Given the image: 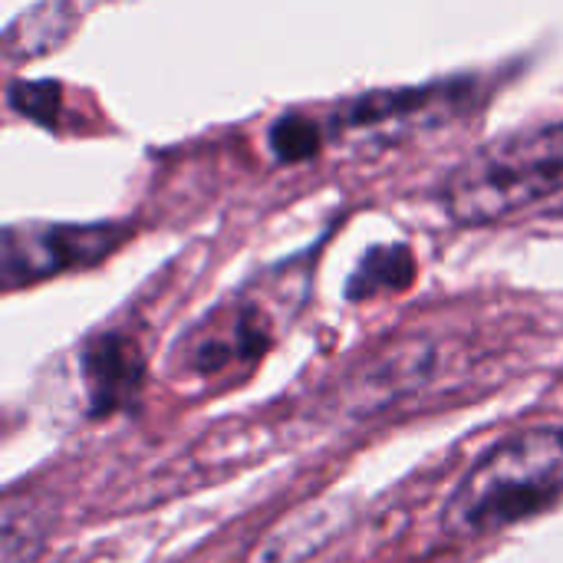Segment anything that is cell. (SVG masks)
<instances>
[{"label":"cell","instance_id":"6da1fadb","mask_svg":"<svg viewBox=\"0 0 563 563\" xmlns=\"http://www.w3.org/2000/svg\"><path fill=\"white\" fill-rule=\"evenodd\" d=\"M563 505V426L518 432L488 449L442 508V531L485 541Z\"/></svg>","mask_w":563,"mask_h":563},{"label":"cell","instance_id":"7a4b0ae2","mask_svg":"<svg viewBox=\"0 0 563 563\" xmlns=\"http://www.w3.org/2000/svg\"><path fill=\"white\" fill-rule=\"evenodd\" d=\"M563 191V125L518 132L468 155L445 181V211L462 224H488Z\"/></svg>","mask_w":563,"mask_h":563},{"label":"cell","instance_id":"3957f363","mask_svg":"<svg viewBox=\"0 0 563 563\" xmlns=\"http://www.w3.org/2000/svg\"><path fill=\"white\" fill-rule=\"evenodd\" d=\"M119 241L122 231L112 224H10L0 238L3 287L16 290L73 267H92Z\"/></svg>","mask_w":563,"mask_h":563},{"label":"cell","instance_id":"277c9868","mask_svg":"<svg viewBox=\"0 0 563 563\" xmlns=\"http://www.w3.org/2000/svg\"><path fill=\"white\" fill-rule=\"evenodd\" d=\"M267 340H271L267 310L257 300L241 297L231 310H221V313L208 317L188 336L185 366L191 373H218L234 360L264 353Z\"/></svg>","mask_w":563,"mask_h":563},{"label":"cell","instance_id":"5b68a950","mask_svg":"<svg viewBox=\"0 0 563 563\" xmlns=\"http://www.w3.org/2000/svg\"><path fill=\"white\" fill-rule=\"evenodd\" d=\"M139 376H142V360L135 346L122 336H102L86 353V379L96 409L109 412L119 402H125L129 393L139 386Z\"/></svg>","mask_w":563,"mask_h":563},{"label":"cell","instance_id":"8992f818","mask_svg":"<svg viewBox=\"0 0 563 563\" xmlns=\"http://www.w3.org/2000/svg\"><path fill=\"white\" fill-rule=\"evenodd\" d=\"M271 145L284 162H297L320 148V129L303 115H287L271 129Z\"/></svg>","mask_w":563,"mask_h":563},{"label":"cell","instance_id":"52a82bcc","mask_svg":"<svg viewBox=\"0 0 563 563\" xmlns=\"http://www.w3.org/2000/svg\"><path fill=\"white\" fill-rule=\"evenodd\" d=\"M558 211H561V214H563V195H561V201H558Z\"/></svg>","mask_w":563,"mask_h":563}]
</instances>
